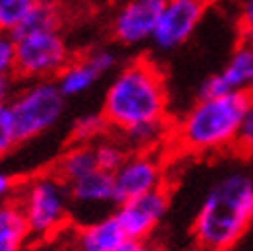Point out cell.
<instances>
[{"instance_id": "1", "label": "cell", "mask_w": 253, "mask_h": 251, "mask_svg": "<svg viewBox=\"0 0 253 251\" xmlns=\"http://www.w3.org/2000/svg\"><path fill=\"white\" fill-rule=\"evenodd\" d=\"M169 95L163 70L150 58H136L122 66L111 79L103 114L109 130L126 132L134 126L167 120Z\"/></svg>"}, {"instance_id": "2", "label": "cell", "mask_w": 253, "mask_h": 251, "mask_svg": "<svg viewBox=\"0 0 253 251\" xmlns=\"http://www.w3.org/2000/svg\"><path fill=\"white\" fill-rule=\"evenodd\" d=\"M253 179L243 171H229L214 181L202 200L192 224V237L202 251H231L251 220Z\"/></svg>"}, {"instance_id": "3", "label": "cell", "mask_w": 253, "mask_h": 251, "mask_svg": "<svg viewBox=\"0 0 253 251\" xmlns=\"http://www.w3.org/2000/svg\"><path fill=\"white\" fill-rule=\"evenodd\" d=\"M247 105L249 97L241 93L198 97V101L171 128L175 146L192 155L218 153L237 146Z\"/></svg>"}, {"instance_id": "4", "label": "cell", "mask_w": 253, "mask_h": 251, "mask_svg": "<svg viewBox=\"0 0 253 251\" xmlns=\"http://www.w3.org/2000/svg\"><path fill=\"white\" fill-rule=\"evenodd\" d=\"M15 202L29 227L31 241H49L72 220L68 183L54 171L33 175L19 183Z\"/></svg>"}, {"instance_id": "5", "label": "cell", "mask_w": 253, "mask_h": 251, "mask_svg": "<svg viewBox=\"0 0 253 251\" xmlns=\"http://www.w3.org/2000/svg\"><path fill=\"white\" fill-rule=\"evenodd\" d=\"M6 111L15 140L23 144L58 126L66 111V97L60 93L56 81H31L10 95Z\"/></svg>"}, {"instance_id": "6", "label": "cell", "mask_w": 253, "mask_h": 251, "mask_svg": "<svg viewBox=\"0 0 253 251\" xmlns=\"http://www.w3.org/2000/svg\"><path fill=\"white\" fill-rule=\"evenodd\" d=\"M15 40V74L27 83L56 81L72 60L70 47L60 29L27 31L12 35Z\"/></svg>"}, {"instance_id": "7", "label": "cell", "mask_w": 253, "mask_h": 251, "mask_svg": "<svg viewBox=\"0 0 253 251\" xmlns=\"http://www.w3.org/2000/svg\"><path fill=\"white\" fill-rule=\"evenodd\" d=\"M208 0H165L155 27L153 43L163 52L181 47L202 23Z\"/></svg>"}, {"instance_id": "8", "label": "cell", "mask_w": 253, "mask_h": 251, "mask_svg": "<svg viewBox=\"0 0 253 251\" xmlns=\"http://www.w3.org/2000/svg\"><path fill=\"white\" fill-rule=\"evenodd\" d=\"M169 210V194L165 187L155 190L146 196L122 202L113 210V216L120 222V227L128 241L144 243L155 229L161 224Z\"/></svg>"}, {"instance_id": "9", "label": "cell", "mask_w": 253, "mask_h": 251, "mask_svg": "<svg viewBox=\"0 0 253 251\" xmlns=\"http://www.w3.org/2000/svg\"><path fill=\"white\" fill-rule=\"evenodd\" d=\"M118 204L161 190L165 181V167L155 153H130L111 173Z\"/></svg>"}, {"instance_id": "10", "label": "cell", "mask_w": 253, "mask_h": 251, "mask_svg": "<svg viewBox=\"0 0 253 251\" xmlns=\"http://www.w3.org/2000/svg\"><path fill=\"white\" fill-rule=\"evenodd\" d=\"M165 0H126L111 17V37L126 47L153 42Z\"/></svg>"}, {"instance_id": "11", "label": "cell", "mask_w": 253, "mask_h": 251, "mask_svg": "<svg viewBox=\"0 0 253 251\" xmlns=\"http://www.w3.org/2000/svg\"><path fill=\"white\" fill-rule=\"evenodd\" d=\"M70 190V204L72 216L84 214V224L97 218L107 216V210L118 206L116 185H113V175L107 171H93L84 177L68 183Z\"/></svg>"}, {"instance_id": "12", "label": "cell", "mask_w": 253, "mask_h": 251, "mask_svg": "<svg viewBox=\"0 0 253 251\" xmlns=\"http://www.w3.org/2000/svg\"><path fill=\"white\" fill-rule=\"evenodd\" d=\"M229 93H241L253 97V42L243 40L239 43L226 64L210 74L200 84L198 97H218Z\"/></svg>"}, {"instance_id": "13", "label": "cell", "mask_w": 253, "mask_h": 251, "mask_svg": "<svg viewBox=\"0 0 253 251\" xmlns=\"http://www.w3.org/2000/svg\"><path fill=\"white\" fill-rule=\"evenodd\" d=\"M126 243L130 241L126 239L113 212L88 224H81L72 237L74 251H122Z\"/></svg>"}, {"instance_id": "14", "label": "cell", "mask_w": 253, "mask_h": 251, "mask_svg": "<svg viewBox=\"0 0 253 251\" xmlns=\"http://www.w3.org/2000/svg\"><path fill=\"white\" fill-rule=\"evenodd\" d=\"M31 241L29 227L15 200L0 204V251H23Z\"/></svg>"}, {"instance_id": "15", "label": "cell", "mask_w": 253, "mask_h": 251, "mask_svg": "<svg viewBox=\"0 0 253 251\" xmlns=\"http://www.w3.org/2000/svg\"><path fill=\"white\" fill-rule=\"evenodd\" d=\"M99 79H103V77L91 66V62L84 56H81L68 62V66L56 77V84L60 93L66 99H70V97H79V95H84L86 91H91Z\"/></svg>"}, {"instance_id": "16", "label": "cell", "mask_w": 253, "mask_h": 251, "mask_svg": "<svg viewBox=\"0 0 253 251\" xmlns=\"http://www.w3.org/2000/svg\"><path fill=\"white\" fill-rule=\"evenodd\" d=\"M97 169L99 167H97V157H95L93 144H72L68 150H64V155L56 161L52 171L62 181L72 183Z\"/></svg>"}, {"instance_id": "17", "label": "cell", "mask_w": 253, "mask_h": 251, "mask_svg": "<svg viewBox=\"0 0 253 251\" xmlns=\"http://www.w3.org/2000/svg\"><path fill=\"white\" fill-rule=\"evenodd\" d=\"M171 134V126L167 120L148 122L134 126V128L120 132L122 142L130 153H155V148Z\"/></svg>"}, {"instance_id": "18", "label": "cell", "mask_w": 253, "mask_h": 251, "mask_svg": "<svg viewBox=\"0 0 253 251\" xmlns=\"http://www.w3.org/2000/svg\"><path fill=\"white\" fill-rule=\"evenodd\" d=\"M62 23V12L60 6L54 0H37L33 10L29 12V17L25 19V23L12 33H27V31H52V29H60Z\"/></svg>"}, {"instance_id": "19", "label": "cell", "mask_w": 253, "mask_h": 251, "mask_svg": "<svg viewBox=\"0 0 253 251\" xmlns=\"http://www.w3.org/2000/svg\"><path fill=\"white\" fill-rule=\"evenodd\" d=\"M109 132V126L103 118V114H84L74 120L70 130L72 144H95L101 138H105Z\"/></svg>"}, {"instance_id": "20", "label": "cell", "mask_w": 253, "mask_h": 251, "mask_svg": "<svg viewBox=\"0 0 253 251\" xmlns=\"http://www.w3.org/2000/svg\"><path fill=\"white\" fill-rule=\"evenodd\" d=\"M93 150H95V157H97V167L101 171H107V173L116 171L126 161V157L130 155V150L126 148L122 138H113V136L101 138L99 142L93 144Z\"/></svg>"}, {"instance_id": "21", "label": "cell", "mask_w": 253, "mask_h": 251, "mask_svg": "<svg viewBox=\"0 0 253 251\" xmlns=\"http://www.w3.org/2000/svg\"><path fill=\"white\" fill-rule=\"evenodd\" d=\"M37 0H0V33L12 35L29 17Z\"/></svg>"}, {"instance_id": "22", "label": "cell", "mask_w": 253, "mask_h": 251, "mask_svg": "<svg viewBox=\"0 0 253 251\" xmlns=\"http://www.w3.org/2000/svg\"><path fill=\"white\" fill-rule=\"evenodd\" d=\"M84 58L91 62V66L101 74V77L113 72L120 64L118 54L113 52V49H109V47H95V49H91V52H86Z\"/></svg>"}, {"instance_id": "23", "label": "cell", "mask_w": 253, "mask_h": 251, "mask_svg": "<svg viewBox=\"0 0 253 251\" xmlns=\"http://www.w3.org/2000/svg\"><path fill=\"white\" fill-rule=\"evenodd\" d=\"M15 74V40L8 33H0V81H10Z\"/></svg>"}, {"instance_id": "24", "label": "cell", "mask_w": 253, "mask_h": 251, "mask_svg": "<svg viewBox=\"0 0 253 251\" xmlns=\"http://www.w3.org/2000/svg\"><path fill=\"white\" fill-rule=\"evenodd\" d=\"M15 146H17V140H15V134H12L6 105H0V159L8 155Z\"/></svg>"}, {"instance_id": "25", "label": "cell", "mask_w": 253, "mask_h": 251, "mask_svg": "<svg viewBox=\"0 0 253 251\" xmlns=\"http://www.w3.org/2000/svg\"><path fill=\"white\" fill-rule=\"evenodd\" d=\"M239 148H243L245 153H253V97H249V105L245 111V120L241 126V134H239Z\"/></svg>"}, {"instance_id": "26", "label": "cell", "mask_w": 253, "mask_h": 251, "mask_svg": "<svg viewBox=\"0 0 253 251\" xmlns=\"http://www.w3.org/2000/svg\"><path fill=\"white\" fill-rule=\"evenodd\" d=\"M239 29L243 33V40L253 42V0L239 2Z\"/></svg>"}, {"instance_id": "27", "label": "cell", "mask_w": 253, "mask_h": 251, "mask_svg": "<svg viewBox=\"0 0 253 251\" xmlns=\"http://www.w3.org/2000/svg\"><path fill=\"white\" fill-rule=\"evenodd\" d=\"M17 190H19L17 179L12 177V175H8V173L0 171V204L10 202V200H15Z\"/></svg>"}, {"instance_id": "28", "label": "cell", "mask_w": 253, "mask_h": 251, "mask_svg": "<svg viewBox=\"0 0 253 251\" xmlns=\"http://www.w3.org/2000/svg\"><path fill=\"white\" fill-rule=\"evenodd\" d=\"M12 91H10V81H0V105H6L10 99Z\"/></svg>"}, {"instance_id": "29", "label": "cell", "mask_w": 253, "mask_h": 251, "mask_svg": "<svg viewBox=\"0 0 253 251\" xmlns=\"http://www.w3.org/2000/svg\"><path fill=\"white\" fill-rule=\"evenodd\" d=\"M122 251H155V249L148 247V245H144V243H134V241H130V243H126V245L122 247Z\"/></svg>"}, {"instance_id": "30", "label": "cell", "mask_w": 253, "mask_h": 251, "mask_svg": "<svg viewBox=\"0 0 253 251\" xmlns=\"http://www.w3.org/2000/svg\"><path fill=\"white\" fill-rule=\"evenodd\" d=\"M251 220H253V192H251Z\"/></svg>"}, {"instance_id": "31", "label": "cell", "mask_w": 253, "mask_h": 251, "mask_svg": "<svg viewBox=\"0 0 253 251\" xmlns=\"http://www.w3.org/2000/svg\"><path fill=\"white\" fill-rule=\"evenodd\" d=\"M23 251H40V249H35V247H25Z\"/></svg>"}]
</instances>
